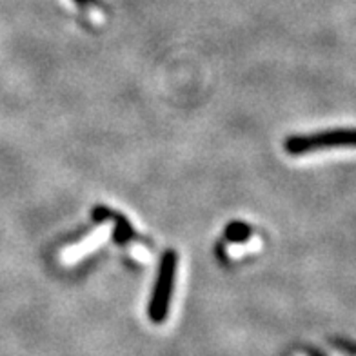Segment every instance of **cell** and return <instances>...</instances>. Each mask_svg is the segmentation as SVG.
I'll list each match as a JSON object with an SVG mask.
<instances>
[{"label": "cell", "mask_w": 356, "mask_h": 356, "mask_svg": "<svg viewBox=\"0 0 356 356\" xmlns=\"http://www.w3.org/2000/svg\"><path fill=\"white\" fill-rule=\"evenodd\" d=\"M109 234H111V224L99 225L93 233L89 234L88 238H84L82 242H79V244L67 248L66 251L62 253V262L73 264L76 262V260H80V258H84L86 254H89L91 251L100 248V245L109 238Z\"/></svg>", "instance_id": "obj_3"}, {"label": "cell", "mask_w": 356, "mask_h": 356, "mask_svg": "<svg viewBox=\"0 0 356 356\" xmlns=\"http://www.w3.org/2000/svg\"><path fill=\"white\" fill-rule=\"evenodd\" d=\"M254 248H260V240L258 238H253L245 245H233V248H229V254L231 257H240V254L248 253V251H254Z\"/></svg>", "instance_id": "obj_5"}, {"label": "cell", "mask_w": 356, "mask_h": 356, "mask_svg": "<svg viewBox=\"0 0 356 356\" xmlns=\"http://www.w3.org/2000/svg\"><path fill=\"white\" fill-rule=\"evenodd\" d=\"M175 273H177V254L173 251H169L162 258L159 284H156L155 293H153V298H151L149 304V318L155 323H162L165 316H168L171 291H173L175 284Z\"/></svg>", "instance_id": "obj_2"}, {"label": "cell", "mask_w": 356, "mask_h": 356, "mask_svg": "<svg viewBox=\"0 0 356 356\" xmlns=\"http://www.w3.org/2000/svg\"><path fill=\"white\" fill-rule=\"evenodd\" d=\"M133 253H135L136 258L144 260V262H149V260H151V254L147 253L144 248H140V245H135V248H133Z\"/></svg>", "instance_id": "obj_7"}, {"label": "cell", "mask_w": 356, "mask_h": 356, "mask_svg": "<svg viewBox=\"0 0 356 356\" xmlns=\"http://www.w3.org/2000/svg\"><path fill=\"white\" fill-rule=\"evenodd\" d=\"M338 145L356 147V129H331L309 136H291L286 142V149L291 155H304L311 151L329 149Z\"/></svg>", "instance_id": "obj_1"}, {"label": "cell", "mask_w": 356, "mask_h": 356, "mask_svg": "<svg viewBox=\"0 0 356 356\" xmlns=\"http://www.w3.org/2000/svg\"><path fill=\"white\" fill-rule=\"evenodd\" d=\"M225 234L233 240H240V238H248L249 234V227L245 224H233L227 227Z\"/></svg>", "instance_id": "obj_4"}, {"label": "cell", "mask_w": 356, "mask_h": 356, "mask_svg": "<svg viewBox=\"0 0 356 356\" xmlns=\"http://www.w3.org/2000/svg\"><path fill=\"white\" fill-rule=\"evenodd\" d=\"M334 343H337L342 351H346L347 355H351V356H356V346L355 343L351 342H346V340H334Z\"/></svg>", "instance_id": "obj_6"}]
</instances>
